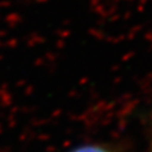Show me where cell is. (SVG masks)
Instances as JSON below:
<instances>
[{
	"label": "cell",
	"instance_id": "cell-2",
	"mask_svg": "<svg viewBox=\"0 0 152 152\" xmlns=\"http://www.w3.org/2000/svg\"><path fill=\"white\" fill-rule=\"evenodd\" d=\"M148 152H152V139H151V142H150V147H148Z\"/></svg>",
	"mask_w": 152,
	"mask_h": 152
},
{
	"label": "cell",
	"instance_id": "cell-1",
	"mask_svg": "<svg viewBox=\"0 0 152 152\" xmlns=\"http://www.w3.org/2000/svg\"><path fill=\"white\" fill-rule=\"evenodd\" d=\"M68 152H115L109 145L101 142H88L82 144L77 147L69 150Z\"/></svg>",
	"mask_w": 152,
	"mask_h": 152
}]
</instances>
